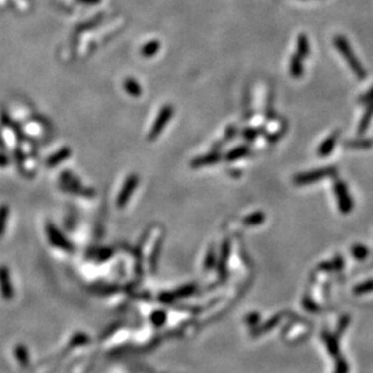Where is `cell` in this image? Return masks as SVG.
<instances>
[{"label": "cell", "instance_id": "obj_15", "mask_svg": "<svg viewBox=\"0 0 373 373\" xmlns=\"http://www.w3.org/2000/svg\"><path fill=\"white\" fill-rule=\"evenodd\" d=\"M100 1H102V0H76V2H78V4L85 5H97L99 4Z\"/></svg>", "mask_w": 373, "mask_h": 373}, {"label": "cell", "instance_id": "obj_1", "mask_svg": "<svg viewBox=\"0 0 373 373\" xmlns=\"http://www.w3.org/2000/svg\"><path fill=\"white\" fill-rule=\"evenodd\" d=\"M335 45L338 49V51L341 52V55L344 57V60H347L348 64H349V67L352 68L353 72L355 73L356 76L360 78V80L361 78L366 77V72L363 69L360 62L358 61V58H356L354 56V53H353L352 47H350V45L347 41V39H344L343 36H341V35L336 36Z\"/></svg>", "mask_w": 373, "mask_h": 373}, {"label": "cell", "instance_id": "obj_6", "mask_svg": "<svg viewBox=\"0 0 373 373\" xmlns=\"http://www.w3.org/2000/svg\"><path fill=\"white\" fill-rule=\"evenodd\" d=\"M70 155H72V151H70V149H68V148L61 149L58 152L53 153L52 156H50V158L47 159V162H46L47 167H56V165L62 163L64 159L68 158Z\"/></svg>", "mask_w": 373, "mask_h": 373}, {"label": "cell", "instance_id": "obj_14", "mask_svg": "<svg viewBox=\"0 0 373 373\" xmlns=\"http://www.w3.org/2000/svg\"><path fill=\"white\" fill-rule=\"evenodd\" d=\"M26 353H27V350L24 349L23 347H18L17 349H16V355H21V356H18V359L21 360L22 364H26V359L28 360V356L24 355Z\"/></svg>", "mask_w": 373, "mask_h": 373}, {"label": "cell", "instance_id": "obj_2", "mask_svg": "<svg viewBox=\"0 0 373 373\" xmlns=\"http://www.w3.org/2000/svg\"><path fill=\"white\" fill-rule=\"evenodd\" d=\"M174 115V108L170 105H165L159 110L158 116L156 117L155 123L151 127L150 133H149V139L153 140L156 139L159 134L162 133V131L164 130L167 123L169 122V120L172 119Z\"/></svg>", "mask_w": 373, "mask_h": 373}, {"label": "cell", "instance_id": "obj_13", "mask_svg": "<svg viewBox=\"0 0 373 373\" xmlns=\"http://www.w3.org/2000/svg\"><path fill=\"white\" fill-rule=\"evenodd\" d=\"M373 113V105L370 106L369 109H367V113L364 115V119L361 120V123H360V132H364V130H366L367 126H369V122H370V119H371V115Z\"/></svg>", "mask_w": 373, "mask_h": 373}, {"label": "cell", "instance_id": "obj_10", "mask_svg": "<svg viewBox=\"0 0 373 373\" xmlns=\"http://www.w3.org/2000/svg\"><path fill=\"white\" fill-rule=\"evenodd\" d=\"M309 53V41L305 35H301L297 40V55L301 56L302 58L307 57Z\"/></svg>", "mask_w": 373, "mask_h": 373}, {"label": "cell", "instance_id": "obj_9", "mask_svg": "<svg viewBox=\"0 0 373 373\" xmlns=\"http://www.w3.org/2000/svg\"><path fill=\"white\" fill-rule=\"evenodd\" d=\"M159 49H161V44H159V41L151 40L142 47L140 53H142L144 57L150 58V57H152V56H155L156 53L159 51Z\"/></svg>", "mask_w": 373, "mask_h": 373}, {"label": "cell", "instance_id": "obj_5", "mask_svg": "<svg viewBox=\"0 0 373 373\" xmlns=\"http://www.w3.org/2000/svg\"><path fill=\"white\" fill-rule=\"evenodd\" d=\"M47 234H49V240L51 242L52 245L57 246V248L62 249V250H70L72 245L67 242V239H64L63 235L60 233V231L56 227L51 225L47 227Z\"/></svg>", "mask_w": 373, "mask_h": 373}, {"label": "cell", "instance_id": "obj_7", "mask_svg": "<svg viewBox=\"0 0 373 373\" xmlns=\"http://www.w3.org/2000/svg\"><path fill=\"white\" fill-rule=\"evenodd\" d=\"M290 73L293 77L298 78L303 74V66H302V57L295 53L290 62Z\"/></svg>", "mask_w": 373, "mask_h": 373}, {"label": "cell", "instance_id": "obj_11", "mask_svg": "<svg viewBox=\"0 0 373 373\" xmlns=\"http://www.w3.org/2000/svg\"><path fill=\"white\" fill-rule=\"evenodd\" d=\"M7 218H9V208L6 206H1L0 207V235L4 233Z\"/></svg>", "mask_w": 373, "mask_h": 373}, {"label": "cell", "instance_id": "obj_8", "mask_svg": "<svg viewBox=\"0 0 373 373\" xmlns=\"http://www.w3.org/2000/svg\"><path fill=\"white\" fill-rule=\"evenodd\" d=\"M123 87H125V91L130 94L131 97L138 98L142 96V87L138 82H137L134 78H127L123 83Z\"/></svg>", "mask_w": 373, "mask_h": 373}, {"label": "cell", "instance_id": "obj_3", "mask_svg": "<svg viewBox=\"0 0 373 373\" xmlns=\"http://www.w3.org/2000/svg\"><path fill=\"white\" fill-rule=\"evenodd\" d=\"M137 185H138V176L137 175L128 176L127 180H126L125 182V185L122 186L121 192L119 193V197H117V206H119L120 208H122V207H125L126 204H127L132 192L136 190Z\"/></svg>", "mask_w": 373, "mask_h": 373}, {"label": "cell", "instance_id": "obj_4", "mask_svg": "<svg viewBox=\"0 0 373 373\" xmlns=\"http://www.w3.org/2000/svg\"><path fill=\"white\" fill-rule=\"evenodd\" d=\"M0 294L4 299H11L13 297V289L9 269L2 267V266L0 267Z\"/></svg>", "mask_w": 373, "mask_h": 373}, {"label": "cell", "instance_id": "obj_12", "mask_svg": "<svg viewBox=\"0 0 373 373\" xmlns=\"http://www.w3.org/2000/svg\"><path fill=\"white\" fill-rule=\"evenodd\" d=\"M337 138H338V133H336V134H333V136H331L330 138L324 143V145L320 148L321 155H327V153L330 152L331 149H332L333 145H335V142Z\"/></svg>", "mask_w": 373, "mask_h": 373}]
</instances>
